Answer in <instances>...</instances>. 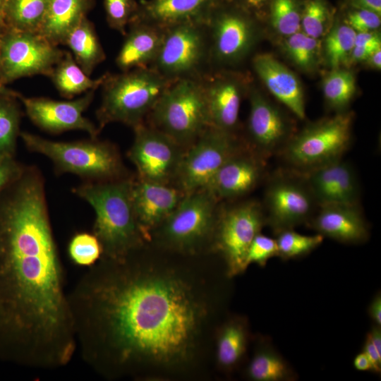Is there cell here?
Instances as JSON below:
<instances>
[{
	"label": "cell",
	"instance_id": "1",
	"mask_svg": "<svg viewBox=\"0 0 381 381\" xmlns=\"http://www.w3.org/2000/svg\"><path fill=\"white\" fill-rule=\"evenodd\" d=\"M144 246L101 257L68 294L77 348L109 380L202 376L222 324L226 269L202 253L150 257Z\"/></svg>",
	"mask_w": 381,
	"mask_h": 381
},
{
	"label": "cell",
	"instance_id": "2",
	"mask_svg": "<svg viewBox=\"0 0 381 381\" xmlns=\"http://www.w3.org/2000/svg\"><path fill=\"white\" fill-rule=\"evenodd\" d=\"M45 189L21 183L0 194V319L30 369L64 367L77 349Z\"/></svg>",
	"mask_w": 381,
	"mask_h": 381
},
{
	"label": "cell",
	"instance_id": "3",
	"mask_svg": "<svg viewBox=\"0 0 381 381\" xmlns=\"http://www.w3.org/2000/svg\"><path fill=\"white\" fill-rule=\"evenodd\" d=\"M131 176L107 181H83L72 191L95 212L92 234L102 246V256L119 259L147 242L133 206Z\"/></svg>",
	"mask_w": 381,
	"mask_h": 381
},
{
	"label": "cell",
	"instance_id": "4",
	"mask_svg": "<svg viewBox=\"0 0 381 381\" xmlns=\"http://www.w3.org/2000/svg\"><path fill=\"white\" fill-rule=\"evenodd\" d=\"M173 82L151 67L106 73L101 85L102 102L96 111L99 131L110 123H121L133 128L144 123Z\"/></svg>",
	"mask_w": 381,
	"mask_h": 381
},
{
	"label": "cell",
	"instance_id": "5",
	"mask_svg": "<svg viewBox=\"0 0 381 381\" xmlns=\"http://www.w3.org/2000/svg\"><path fill=\"white\" fill-rule=\"evenodd\" d=\"M27 149L47 157L56 174H73L84 181H107L129 177L116 145L97 138L71 142L53 141L20 132Z\"/></svg>",
	"mask_w": 381,
	"mask_h": 381
},
{
	"label": "cell",
	"instance_id": "6",
	"mask_svg": "<svg viewBox=\"0 0 381 381\" xmlns=\"http://www.w3.org/2000/svg\"><path fill=\"white\" fill-rule=\"evenodd\" d=\"M218 202L207 188L186 194L152 233L150 241L162 248L186 255L204 253L207 246L212 250L219 213Z\"/></svg>",
	"mask_w": 381,
	"mask_h": 381
},
{
	"label": "cell",
	"instance_id": "7",
	"mask_svg": "<svg viewBox=\"0 0 381 381\" xmlns=\"http://www.w3.org/2000/svg\"><path fill=\"white\" fill-rule=\"evenodd\" d=\"M354 115L335 113L296 132L277 157L284 168L305 173L343 158L351 141Z\"/></svg>",
	"mask_w": 381,
	"mask_h": 381
},
{
	"label": "cell",
	"instance_id": "8",
	"mask_svg": "<svg viewBox=\"0 0 381 381\" xmlns=\"http://www.w3.org/2000/svg\"><path fill=\"white\" fill-rule=\"evenodd\" d=\"M147 117L150 126L187 150L210 126L201 78L174 81Z\"/></svg>",
	"mask_w": 381,
	"mask_h": 381
},
{
	"label": "cell",
	"instance_id": "9",
	"mask_svg": "<svg viewBox=\"0 0 381 381\" xmlns=\"http://www.w3.org/2000/svg\"><path fill=\"white\" fill-rule=\"evenodd\" d=\"M260 21L228 0H220L207 24L210 64L217 69L243 61L260 37Z\"/></svg>",
	"mask_w": 381,
	"mask_h": 381
},
{
	"label": "cell",
	"instance_id": "10",
	"mask_svg": "<svg viewBox=\"0 0 381 381\" xmlns=\"http://www.w3.org/2000/svg\"><path fill=\"white\" fill-rule=\"evenodd\" d=\"M265 181L261 204L266 225L274 234L310 222L319 205L301 173L282 167Z\"/></svg>",
	"mask_w": 381,
	"mask_h": 381
},
{
	"label": "cell",
	"instance_id": "11",
	"mask_svg": "<svg viewBox=\"0 0 381 381\" xmlns=\"http://www.w3.org/2000/svg\"><path fill=\"white\" fill-rule=\"evenodd\" d=\"M210 64L206 25L182 23L164 29L158 54L150 66L171 81L200 78Z\"/></svg>",
	"mask_w": 381,
	"mask_h": 381
},
{
	"label": "cell",
	"instance_id": "12",
	"mask_svg": "<svg viewBox=\"0 0 381 381\" xmlns=\"http://www.w3.org/2000/svg\"><path fill=\"white\" fill-rule=\"evenodd\" d=\"M265 226L262 204L255 200H244L219 211L212 250L223 260L228 277L246 270L248 248Z\"/></svg>",
	"mask_w": 381,
	"mask_h": 381
},
{
	"label": "cell",
	"instance_id": "13",
	"mask_svg": "<svg viewBox=\"0 0 381 381\" xmlns=\"http://www.w3.org/2000/svg\"><path fill=\"white\" fill-rule=\"evenodd\" d=\"M64 54L38 32L6 27L0 38V80L6 85L23 77H49Z\"/></svg>",
	"mask_w": 381,
	"mask_h": 381
},
{
	"label": "cell",
	"instance_id": "14",
	"mask_svg": "<svg viewBox=\"0 0 381 381\" xmlns=\"http://www.w3.org/2000/svg\"><path fill=\"white\" fill-rule=\"evenodd\" d=\"M236 133L209 126L185 152L176 179L185 194L205 189L223 164L243 145Z\"/></svg>",
	"mask_w": 381,
	"mask_h": 381
},
{
	"label": "cell",
	"instance_id": "15",
	"mask_svg": "<svg viewBox=\"0 0 381 381\" xmlns=\"http://www.w3.org/2000/svg\"><path fill=\"white\" fill-rule=\"evenodd\" d=\"M128 157L143 181L170 184L176 179L186 149L162 131L143 123L133 128Z\"/></svg>",
	"mask_w": 381,
	"mask_h": 381
},
{
	"label": "cell",
	"instance_id": "16",
	"mask_svg": "<svg viewBox=\"0 0 381 381\" xmlns=\"http://www.w3.org/2000/svg\"><path fill=\"white\" fill-rule=\"evenodd\" d=\"M250 111L243 140L265 160L277 156L296 133L293 120L258 89L248 91Z\"/></svg>",
	"mask_w": 381,
	"mask_h": 381
},
{
	"label": "cell",
	"instance_id": "17",
	"mask_svg": "<svg viewBox=\"0 0 381 381\" xmlns=\"http://www.w3.org/2000/svg\"><path fill=\"white\" fill-rule=\"evenodd\" d=\"M210 126L236 133L239 111L250 87L243 74L227 68L207 71L202 77Z\"/></svg>",
	"mask_w": 381,
	"mask_h": 381
},
{
	"label": "cell",
	"instance_id": "18",
	"mask_svg": "<svg viewBox=\"0 0 381 381\" xmlns=\"http://www.w3.org/2000/svg\"><path fill=\"white\" fill-rule=\"evenodd\" d=\"M95 90H90L82 97L68 101H57L45 97L18 99L24 105L29 119L42 130L51 133L79 130L87 132L90 138H97V126L83 116L92 103Z\"/></svg>",
	"mask_w": 381,
	"mask_h": 381
},
{
	"label": "cell",
	"instance_id": "19",
	"mask_svg": "<svg viewBox=\"0 0 381 381\" xmlns=\"http://www.w3.org/2000/svg\"><path fill=\"white\" fill-rule=\"evenodd\" d=\"M266 165L267 161L244 143L223 164L206 188L219 200L241 198L265 181Z\"/></svg>",
	"mask_w": 381,
	"mask_h": 381
},
{
	"label": "cell",
	"instance_id": "20",
	"mask_svg": "<svg viewBox=\"0 0 381 381\" xmlns=\"http://www.w3.org/2000/svg\"><path fill=\"white\" fill-rule=\"evenodd\" d=\"M301 174L319 206L360 205L361 190L356 171L343 158Z\"/></svg>",
	"mask_w": 381,
	"mask_h": 381
},
{
	"label": "cell",
	"instance_id": "21",
	"mask_svg": "<svg viewBox=\"0 0 381 381\" xmlns=\"http://www.w3.org/2000/svg\"><path fill=\"white\" fill-rule=\"evenodd\" d=\"M185 195L179 188L170 184L133 179V206L138 225L148 241L152 233L174 212Z\"/></svg>",
	"mask_w": 381,
	"mask_h": 381
},
{
	"label": "cell",
	"instance_id": "22",
	"mask_svg": "<svg viewBox=\"0 0 381 381\" xmlns=\"http://www.w3.org/2000/svg\"><path fill=\"white\" fill-rule=\"evenodd\" d=\"M307 225L317 234L342 243H363L370 236L360 205H320Z\"/></svg>",
	"mask_w": 381,
	"mask_h": 381
},
{
	"label": "cell",
	"instance_id": "23",
	"mask_svg": "<svg viewBox=\"0 0 381 381\" xmlns=\"http://www.w3.org/2000/svg\"><path fill=\"white\" fill-rule=\"evenodd\" d=\"M220 0H141L133 22L167 29L182 23L206 25Z\"/></svg>",
	"mask_w": 381,
	"mask_h": 381
},
{
	"label": "cell",
	"instance_id": "24",
	"mask_svg": "<svg viewBox=\"0 0 381 381\" xmlns=\"http://www.w3.org/2000/svg\"><path fill=\"white\" fill-rule=\"evenodd\" d=\"M252 66L268 91L298 119H304V92L297 75L267 53L255 55Z\"/></svg>",
	"mask_w": 381,
	"mask_h": 381
},
{
	"label": "cell",
	"instance_id": "25",
	"mask_svg": "<svg viewBox=\"0 0 381 381\" xmlns=\"http://www.w3.org/2000/svg\"><path fill=\"white\" fill-rule=\"evenodd\" d=\"M125 40L116 58L122 71L150 67L155 60L164 35V29L140 22L129 25Z\"/></svg>",
	"mask_w": 381,
	"mask_h": 381
},
{
	"label": "cell",
	"instance_id": "26",
	"mask_svg": "<svg viewBox=\"0 0 381 381\" xmlns=\"http://www.w3.org/2000/svg\"><path fill=\"white\" fill-rule=\"evenodd\" d=\"M94 4L95 0H49L38 33L55 45L64 44Z\"/></svg>",
	"mask_w": 381,
	"mask_h": 381
},
{
	"label": "cell",
	"instance_id": "27",
	"mask_svg": "<svg viewBox=\"0 0 381 381\" xmlns=\"http://www.w3.org/2000/svg\"><path fill=\"white\" fill-rule=\"evenodd\" d=\"M248 339L246 319L234 316L224 320L215 337L214 358L217 367L224 372L235 370L246 355Z\"/></svg>",
	"mask_w": 381,
	"mask_h": 381
},
{
	"label": "cell",
	"instance_id": "28",
	"mask_svg": "<svg viewBox=\"0 0 381 381\" xmlns=\"http://www.w3.org/2000/svg\"><path fill=\"white\" fill-rule=\"evenodd\" d=\"M246 376L252 381H293L296 378L289 363L265 339L258 342Z\"/></svg>",
	"mask_w": 381,
	"mask_h": 381
},
{
	"label": "cell",
	"instance_id": "29",
	"mask_svg": "<svg viewBox=\"0 0 381 381\" xmlns=\"http://www.w3.org/2000/svg\"><path fill=\"white\" fill-rule=\"evenodd\" d=\"M64 44L69 47L78 65L89 76L106 59L94 25L87 17L71 30Z\"/></svg>",
	"mask_w": 381,
	"mask_h": 381
},
{
	"label": "cell",
	"instance_id": "30",
	"mask_svg": "<svg viewBox=\"0 0 381 381\" xmlns=\"http://www.w3.org/2000/svg\"><path fill=\"white\" fill-rule=\"evenodd\" d=\"M49 77L60 95L70 99L100 87L105 74L92 79L78 65L72 54L64 52L63 57L55 66Z\"/></svg>",
	"mask_w": 381,
	"mask_h": 381
},
{
	"label": "cell",
	"instance_id": "31",
	"mask_svg": "<svg viewBox=\"0 0 381 381\" xmlns=\"http://www.w3.org/2000/svg\"><path fill=\"white\" fill-rule=\"evenodd\" d=\"M356 32L337 16L325 36L322 58L332 69L346 68L350 54L355 46Z\"/></svg>",
	"mask_w": 381,
	"mask_h": 381
},
{
	"label": "cell",
	"instance_id": "32",
	"mask_svg": "<svg viewBox=\"0 0 381 381\" xmlns=\"http://www.w3.org/2000/svg\"><path fill=\"white\" fill-rule=\"evenodd\" d=\"M282 49L289 60L305 73L315 72L322 61L321 41L306 35L301 30L283 37Z\"/></svg>",
	"mask_w": 381,
	"mask_h": 381
},
{
	"label": "cell",
	"instance_id": "33",
	"mask_svg": "<svg viewBox=\"0 0 381 381\" xmlns=\"http://www.w3.org/2000/svg\"><path fill=\"white\" fill-rule=\"evenodd\" d=\"M49 0H6L4 22L6 27L38 32Z\"/></svg>",
	"mask_w": 381,
	"mask_h": 381
},
{
	"label": "cell",
	"instance_id": "34",
	"mask_svg": "<svg viewBox=\"0 0 381 381\" xmlns=\"http://www.w3.org/2000/svg\"><path fill=\"white\" fill-rule=\"evenodd\" d=\"M322 91L327 106L336 113L347 111L356 91V80L346 68L331 70L322 80Z\"/></svg>",
	"mask_w": 381,
	"mask_h": 381
},
{
	"label": "cell",
	"instance_id": "35",
	"mask_svg": "<svg viewBox=\"0 0 381 381\" xmlns=\"http://www.w3.org/2000/svg\"><path fill=\"white\" fill-rule=\"evenodd\" d=\"M16 97L0 95V156L15 157L21 111Z\"/></svg>",
	"mask_w": 381,
	"mask_h": 381
},
{
	"label": "cell",
	"instance_id": "36",
	"mask_svg": "<svg viewBox=\"0 0 381 381\" xmlns=\"http://www.w3.org/2000/svg\"><path fill=\"white\" fill-rule=\"evenodd\" d=\"M303 0H272L267 20L283 37L301 30Z\"/></svg>",
	"mask_w": 381,
	"mask_h": 381
},
{
	"label": "cell",
	"instance_id": "37",
	"mask_svg": "<svg viewBox=\"0 0 381 381\" xmlns=\"http://www.w3.org/2000/svg\"><path fill=\"white\" fill-rule=\"evenodd\" d=\"M334 15L327 0H303L301 31L315 39L325 37L333 24Z\"/></svg>",
	"mask_w": 381,
	"mask_h": 381
},
{
	"label": "cell",
	"instance_id": "38",
	"mask_svg": "<svg viewBox=\"0 0 381 381\" xmlns=\"http://www.w3.org/2000/svg\"><path fill=\"white\" fill-rule=\"evenodd\" d=\"M278 256L284 260L298 258L309 254L323 241L324 236L303 235L294 229H286L275 234Z\"/></svg>",
	"mask_w": 381,
	"mask_h": 381
},
{
	"label": "cell",
	"instance_id": "39",
	"mask_svg": "<svg viewBox=\"0 0 381 381\" xmlns=\"http://www.w3.org/2000/svg\"><path fill=\"white\" fill-rule=\"evenodd\" d=\"M102 246L92 233L76 234L68 245V254L72 261L80 266L90 267L102 256Z\"/></svg>",
	"mask_w": 381,
	"mask_h": 381
},
{
	"label": "cell",
	"instance_id": "40",
	"mask_svg": "<svg viewBox=\"0 0 381 381\" xmlns=\"http://www.w3.org/2000/svg\"><path fill=\"white\" fill-rule=\"evenodd\" d=\"M109 26L125 36L126 28L136 17L139 2L135 0H104Z\"/></svg>",
	"mask_w": 381,
	"mask_h": 381
},
{
	"label": "cell",
	"instance_id": "41",
	"mask_svg": "<svg viewBox=\"0 0 381 381\" xmlns=\"http://www.w3.org/2000/svg\"><path fill=\"white\" fill-rule=\"evenodd\" d=\"M278 256V248L275 238L259 233L251 242L245 260V266L255 263L260 267H265L267 261Z\"/></svg>",
	"mask_w": 381,
	"mask_h": 381
},
{
	"label": "cell",
	"instance_id": "42",
	"mask_svg": "<svg viewBox=\"0 0 381 381\" xmlns=\"http://www.w3.org/2000/svg\"><path fill=\"white\" fill-rule=\"evenodd\" d=\"M341 18L356 33L378 30L381 25V16L365 10L344 8Z\"/></svg>",
	"mask_w": 381,
	"mask_h": 381
},
{
	"label": "cell",
	"instance_id": "43",
	"mask_svg": "<svg viewBox=\"0 0 381 381\" xmlns=\"http://www.w3.org/2000/svg\"><path fill=\"white\" fill-rule=\"evenodd\" d=\"M25 166L15 157L0 156V192L16 181L22 174Z\"/></svg>",
	"mask_w": 381,
	"mask_h": 381
},
{
	"label": "cell",
	"instance_id": "44",
	"mask_svg": "<svg viewBox=\"0 0 381 381\" xmlns=\"http://www.w3.org/2000/svg\"><path fill=\"white\" fill-rule=\"evenodd\" d=\"M260 22L267 20L272 0H228Z\"/></svg>",
	"mask_w": 381,
	"mask_h": 381
},
{
	"label": "cell",
	"instance_id": "45",
	"mask_svg": "<svg viewBox=\"0 0 381 381\" xmlns=\"http://www.w3.org/2000/svg\"><path fill=\"white\" fill-rule=\"evenodd\" d=\"M355 46L376 49L381 47V36L378 30L358 32L356 35Z\"/></svg>",
	"mask_w": 381,
	"mask_h": 381
},
{
	"label": "cell",
	"instance_id": "46",
	"mask_svg": "<svg viewBox=\"0 0 381 381\" xmlns=\"http://www.w3.org/2000/svg\"><path fill=\"white\" fill-rule=\"evenodd\" d=\"M344 8L365 10L381 16V0H343Z\"/></svg>",
	"mask_w": 381,
	"mask_h": 381
},
{
	"label": "cell",
	"instance_id": "47",
	"mask_svg": "<svg viewBox=\"0 0 381 381\" xmlns=\"http://www.w3.org/2000/svg\"><path fill=\"white\" fill-rule=\"evenodd\" d=\"M363 352L368 356L372 363L373 373L380 374L381 373V352H380L371 341L369 337H366L363 346Z\"/></svg>",
	"mask_w": 381,
	"mask_h": 381
},
{
	"label": "cell",
	"instance_id": "48",
	"mask_svg": "<svg viewBox=\"0 0 381 381\" xmlns=\"http://www.w3.org/2000/svg\"><path fill=\"white\" fill-rule=\"evenodd\" d=\"M368 313L373 324L381 326V294H375L369 304Z\"/></svg>",
	"mask_w": 381,
	"mask_h": 381
},
{
	"label": "cell",
	"instance_id": "49",
	"mask_svg": "<svg viewBox=\"0 0 381 381\" xmlns=\"http://www.w3.org/2000/svg\"><path fill=\"white\" fill-rule=\"evenodd\" d=\"M375 50V49L354 46L350 54L347 67L351 65L364 63L370 54Z\"/></svg>",
	"mask_w": 381,
	"mask_h": 381
},
{
	"label": "cell",
	"instance_id": "50",
	"mask_svg": "<svg viewBox=\"0 0 381 381\" xmlns=\"http://www.w3.org/2000/svg\"><path fill=\"white\" fill-rule=\"evenodd\" d=\"M353 367L359 371H370L373 373L371 362L364 352L358 353L353 361Z\"/></svg>",
	"mask_w": 381,
	"mask_h": 381
},
{
	"label": "cell",
	"instance_id": "51",
	"mask_svg": "<svg viewBox=\"0 0 381 381\" xmlns=\"http://www.w3.org/2000/svg\"><path fill=\"white\" fill-rule=\"evenodd\" d=\"M364 63L368 67L380 71L381 68V48L373 51Z\"/></svg>",
	"mask_w": 381,
	"mask_h": 381
},
{
	"label": "cell",
	"instance_id": "52",
	"mask_svg": "<svg viewBox=\"0 0 381 381\" xmlns=\"http://www.w3.org/2000/svg\"><path fill=\"white\" fill-rule=\"evenodd\" d=\"M20 95L21 94L20 92L6 87V85H4L0 80V95L10 96L18 99Z\"/></svg>",
	"mask_w": 381,
	"mask_h": 381
},
{
	"label": "cell",
	"instance_id": "53",
	"mask_svg": "<svg viewBox=\"0 0 381 381\" xmlns=\"http://www.w3.org/2000/svg\"><path fill=\"white\" fill-rule=\"evenodd\" d=\"M6 2V0H0V23L4 25H5L4 22V18Z\"/></svg>",
	"mask_w": 381,
	"mask_h": 381
},
{
	"label": "cell",
	"instance_id": "54",
	"mask_svg": "<svg viewBox=\"0 0 381 381\" xmlns=\"http://www.w3.org/2000/svg\"><path fill=\"white\" fill-rule=\"evenodd\" d=\"M6 28V26L5 25L0 23V38H1V35H2V34L4 33Z\"/></svg>",
	"mask_w": 381,
	"mask_h": 381
}]
</instances>
